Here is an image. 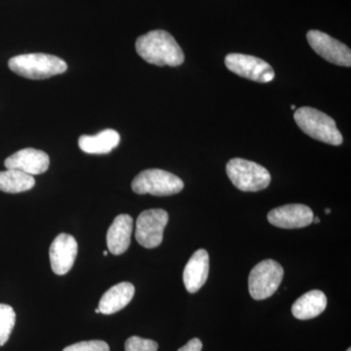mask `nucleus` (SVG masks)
Instances as JSON below:
<instances>
[{"instance_id": "4be33fe9", "label": "nucleus", "mask_w": 351, "mask_h": 351, "mask_svg": "<svg viewBox=\"0 0 351 351\" xmlns=\"http://www.w3.org/2000/svg\"><path fill=\"white\" fill-rule=\"evenodd\" d=\"M202 341L199 339L195 338L191 339L186 346H182L178 351H201L202 350Z\"/></svg>"}, {"instance_id": "cd10ccee", "label": "nucleus", "mask_w": 351, "mask_h": 351, "mask_svg": "<svg viewBox=\"0 0 351 351\" xmlns=\"http://www.w3.org/2000/svg\"><path fill=\"white\" fill-rule=\"evenodd\" d=\"M346 351H351V348H348V350Z\"/></svg>"}, {"instance_id": "ddd939ff", "label": "nucleus", "mask_w": 351, "mask_h": 351, "mask_svg": "<svg viewBox=\"0 0 351 351\" xmlns=\"http://www.w3.org/2000/svg\"><path fill=\"white\" fill-rule=\"evenodd\" d=\"M209 274V254L204 249L195 252L182 274V280L188 292H197L206 283Z\"/></svg>"}, {"instance_id": "b1692460", "label": "nucleus", "mask_w": 351, "mask_h": 351, "mask_svg": "<svg viewBox=\"0 0 351 351\" xmlns=\"http://www.w3.org/2000/svg\"><path fill=\"white\" fill-rule=\"evenodd\" d=\"M325 213L329 215L330 213H331V210H330L329 208H327V209L325 210Z\"/></svg>"}, {"instance_id": "6ab92c4d", "label": "nucleus", "mask_w": 351, "mask_h": 351, "mask_svg": "<svg viewBox=\"0 0 351 351\" xmlns=\"http://www.w3.org/2000/svg\"><path fill=\"white\" fill-rule=\"evenodd\" d=\"M16 323V313L12 306L0 304V348L10 338Z\"/></svg>"}, {"instance_id": "412c9836", "label": "nucleus", "mask_w": 351, "mask_h": 351, "mask_svg": "<svg viewBox=\"0 0 351 351\" xmlns=\"http://www.w3.org/2000/svg\"><path fill=\"white\" fill-rule=\"evenodd\" d=\"M63 351H110V346L104 341H80L66 346Z\"/></svg>"}, {"instance_id": "39448f33", "label": "nucleus", "mask_w": 351, "mask_h": 351, "mask_svg": "<svg viewBox=\"0 0 351 351\" xmlns=\"http://www.w3.org/2000/svg\"><path fill=\"white\" fill-rule=\"evenodd\" d=\"M132 189L137 195L169 196L184 189V182L178 176L161 169L142 171L132 181Z\"/></svg>"}, {"instance_id": "1a4fd4ad", "label": "nucleus", "mask_w": 351, "mask_h": 351, "mask_svg": "<svg viewBox=\"0 0 351 351\" xmlns=\"http://www.w3.org/2000/svg\"><path fill=\"white\" fill-rule=\"evenodd\" d=\"M309 45L323 59L341 66H351V51L345 43L337 40L329 34L316 29L306 34Z\"/></svg>"}, {"instance_id": "9b49d317", "label": "nucleus", "mask_w": 351, "mask_h": 351, "mask_svg": "<svg viewBox=\"0 0 351 351\" xmlns=\"http://www.w3.org/2000/svg\"><path fill=\"white\" fill-rule=\"evenodd\" d=\"M313 210L304 204H288L272 209L267 221L272 226L285 230L306 228L313 223Z\"/></svg>"}, {"instance_id": "a878e982", "label": "nucleus", "mask_w": 351, "mask_h": 351, "mask_svg": "<svg viewBox=\"0 0 351 351\" xmlns=\"http://www.w3.org/2000/svg\"><path fill=\"white\" fill-rule=\"evenodd\" d=\"M104 256H108V251L104 252Z\"/></svg>"}, {"instance_id": "f3484780", "label": "nucleus", "mask_w": 351, "mask_h": 351, "mask_svg": "<svg viewBox=\"0 0 351 351\" xmlns=\"http://www.w3.org/2000/svg\"><path fill=\"white\" fill-rule=\"evenodd\" d=\"M119 143V133L112 129H106L96 136L83 135L78 140L80 149L89 154H110Z\"/></svg>"}, {"instance_id": "20e7f679", "label": "nucleus", "mask_w": 351, "mask_h": 351, "mask_svg": "<svg viewBox=\"0 0 351 351\" xmlns=\"http://www.w3.org/2000/svg\"><path fill=\"white\" fill-rule=\"evenodd\" d=\"M226 174L237 189L246 193L263 191L271 181L267 168L247 159H230L226 164Z\"/></svg>"}, {"instance_id": "393cba45", "label": "nucleus", "mask_w": 351, "mask_h": 351, "mask_svg": "<svg viewBox=\"0 0 351 351\" xmlns=\"http://www.w3.org/2000/svg\"><path fill=\"white\" fill-rule=\"evenodd\" d=\"M291 110H295V105L291 106Z\"/></svg>"}, {"instance_id": "dca6fc26", "label": "nucleus", "mask_w": 351, "mask_h": 351, "mask_svg": "<svg viewBox=\"0 0 351 351\" xmlns=\"http://www.w3.org/2000/svg\"><path fill=\"white\" fill-rule=\"evenodd\" d=\"M326 306L327 298L324 293L313 290L302 295L293 304L292 313L297 319L309 320L320 315Z\"/></svg>"}, {"instance_id": "f8f14e48", "label": "nucleus", "mask_w": 351, "mask_h": 351, "mask_svg": "<svg viewBox=\"0 0 351 351\" xmlns=\"http://www.w3.org/2000/svg\"><path fill=\"white\" fill-rule=\"evenodd\" d=\"M4 165L6 169L19 170L32 176L40 175L49 168L50 158L46 152L29 147L7 157Z\"/></svg>"}, {"instance_id": "9d476101", "label": "nucleus", "mask_w": 351, "mask_h": 351, "mask_svg": "<svg viewBox=\"0 0 351 351\" xmlns=\"http://www.w3.org/2000/svg\"><path fill=\"white\" fill-rule=\"evenodd\" d=\"M78 245L75 237L68 233L58 235L50 246L51 269L57 276H64L75 265Z\"/></svg>"}, {"instance_id": "5701e85b", "label": "nucleus", "mask_w": 351, "mask_h": 351, "mask_svg": "<svg viewBox=\"0 0 351 351\" xmlns=\"http://www.w3.org/2000/svg\"><path fill=\"white\" fill-rule=\"evenodd\" d=\"M313 223H320V219L318 218V217H316V218H313Z\"/></svg>"}, {"instance_id": "4468645a", "label": "nucleus", "mask_w": 351, "mask_h": 351, "mask_svg": "<svg viewBox=\"0 0 351 351\" xmlns=\"http://www.w3.org/2000/svg\"><path fill=\"white\" fill-rule=\"evenodd\" d=\"M133 226V219L129 215H119L114 219L107 233L108 249L112 255H121L128 250Z\"/></svg>"}, {"instance_id": "f257e3e1", "label": "nucleus", "mask_w": 351, "mask_h": 351, "mask_svg": "<svg viewBox=\"0 0 351 351\" xmlns=\"http://www.w3.org/2000/svg\"><path fill=\"white\" fill-rule=\"evenodd\" d=\"M138 56L158 66H179L184 62L182 48L169 32L156 29L141 36L136 41Z\"/></svg>"}, {"instance_id": "2eb2a0df", "label": "nucleus", "mask_w": 351, "mask_h": 351, "mask_svg": "<svg viewBox=\"0 0 351 351\" xmlns=\"http://www.w3.org/2000/svg\"><path fill=\"white\" fill-rule=\"evenodd\" d=\"M135 295V287L130 282H121L108 289L107 292L101 298L99 302V311L106 315L119 313L129 302Z\"/></svg>"}, {"instance_id": "6e6552de", "label": "nucleus", "mask_w": 351, "mask_h": 351, "mask_svg": "<svg viewBox=\"0 0 351 351\" xmlns=\"http://www.w3.org/2000/svg\"><path fill=\"white\" fill-rule=\"evenodd\" d=\"M226 68L235 75L260 83L274 80L276 73L269 63L250 55L230 53L225 58Z\"/></svg>"}, {"instance_id": "7ed1b4c3", "label": "nucleus", "mask_w": 351, "mask_h": 351, "mask_svg": "<svg viewBox=\"0 0 351 351\" xmlns=\"http://www.w3.org/2000/svg\"><path fill=\"white\" fill-rule=\"evenodd\" d=\"M294 119L298 126L314 140L332 145L343 144V135L337 128L336 121L326 113L316 108L302 107L295 110Z\"/></svg>"}, {"instance_id": "f03ea898", "label": "nucleus", "mask_w": 351, "mask_h": 351, "mask_svg": "<svg viewBox=\"0 0 351 351\" xmlns=\"http://www.w3.org/2000/svg\"><path fill=\"white\" fill-rule=\"evenodd\" d=\"M8 66L18 75L34 80H46L62 75L68 69V64L63 59L43 53H32L11 58Z\"/></svg>"}, {"instance_id": "aec40b11", "label": "nucleus", "mask_w": 351, "mask_h": 351, "mask_svg": "<svg viewBox=\"0 0 351 351\" xmlns=\"http://www.w3.org/2000/svg\"><path fill=\"white\" fill-rule=\"evenodd\" d=\"M158 343L152 339H143L138 336L130 337L125 343V351H157Z\"/></svg>"}, {"instance_id": "0eeeda50", "label": "nucleus", "mask_w": 351, "mask_h": 351, "mask_svg": "<svg viewBox=\"0 0 351 351\" xmlns=\"http://www.w3.org/2000/svg\"><path fill=\"white\" fill-rule=\"evenodd\" d=\"M169 221V215L163 209H149L142 212L136 221V239L147 249L158 247L163 241V232Z\"/></svg>"}, {"instance_id": "bb28decb", "label": "nucleus", "mask_w": 351, "mask_h": 351, "mask_svg": "<svg viewBox=\"0 0 351 351\" xmlns=\"http://www.w3.org/2000/svg\"><path fill=\"white\" fill-rule=\"evenodd\" d=\"M95 313H101L100 311H99V308H97L96 311H95Z\"/></svg>"}, {"instance_id": "a211bd4d", "label": "nucleus", "mask_w": 351, "mask_h": 351, "mask_svg": "<svg viewBox=\"0 0 351 351\" xmlns=\"http://www.w3.org/2000/svg\"><path fill=\"white\" fill-rule=\"evenodd\" d=\"M36 186L34 176L22 171L7 169L0 172V191L7 193H20Z\"/></svg>"}, {"instance_id": "423d86ee", "label": "nucleus", "mask_w": 351, "mask_h": 351, "mask_svg": "<svg viewBox=\"0 0 351 351\" xmlns=\"http://www.w3.org/2000/svg\"><path fill=\"white\" fill-rule=\"evenodd\" d=\"M284 269L274 260L258 263L249 276V292L254 300L261 301L271 297L282 282Z\"/></svg>"}]
</instances>
